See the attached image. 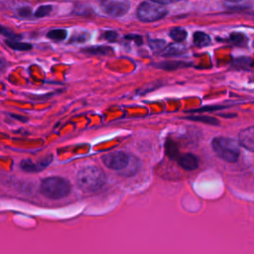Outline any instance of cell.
I'll return each instance as SVG.
<instances>
[{"instance_id": "20", "label": "cell", "mask_w": 254, "mask_h": 254, "mask_svg": "<svg viewBox=\"0 0 254 254\" xmlns=\"http://www.w3.org/2000/svg\"><path fill=\"white\" fill-rule=\"evenodd\" d=\"M52 5H42L38 7V9L35 12V16L38 18H42L45 16H48L52 12Z\"/></svg>"}, {"instance_id": "19", "label": "cell", "mask_w": 254, "mask_h": 254, "mask_svg": "<svg viewBox=\"0 0 254 254\" xmlns=\"http://www.w3.org/2000/svg\"><path fill=\"white\" fill-rule=\"evenodd\" d=\"M149 46L154 52H162L166 48V42L164 40H151L149 41Z\"/></svg>"}, {"instance_id": "18", "label": "cell", "mask_w": 254, "mask_h": 254, "mask_svg": "<svg viewBox=\"0 0 254 254\" xmlns=\"http://www.w3.org/2000/svg\"><path fill=\"white\" fill-rule=\"evenodd\" d=\"M187 119L192 120V121H198V122H202V123H206V124H212V125L218 124V120L211 116H204V115L203 116H188Z\"/></svg>"}, {"instance_id": "12", "label": "cell", "mask_w": 254, "mask_h": 254, "mask_svg": "<svg viewBox=\"0 0 254 254\" xmlns=\"http://www.w3.org/2000/svg\"><path fill=\"white\" fill-rule=\"evenodd\" d=\"M210 37L204 33V32H195L193 34V44L196 46V47H205V46H208L210 44Z\"/></svg>"}, {"instance_id": "2", "label": "cell", "mask_w": 254, "mask_h": 254, "mask_svg": "<svg viewBox=\"0 0 254 254\" xmlns=\"http://www.w3.org/2000/svg\"><path fill=\"white\" fill-rule=\"evenodd\" d=\"M40 190L45 196L52 199H60L69 194L71 185L62 177H49L42 181Z\"/></svg>"}, {"instance_id": "22", "label": "cell", "mask_w": 254, "mask_h": 254, "mask_svg": "<svg viewBox=\"0 0 254 254\" xmlns=\"http://www.w3.org/2000/svg\"><path fill=\"white\" fill-rule=\"evenodd\" d=\"M0 34L3 35V36H5V37H7V38H9V40H16V39L19 38V36L16 35L14 32H12V31L9 30L8 28L3 27V26H1V25H0Z\"/></svg>"}, {"instance_id": "25", "label": "cell", "mask_w": 254, "mask_h": 254, "mask_svg": "<svg viewBox=\"0 0 254 254\" xmlns=\"http://www.w3.org/2000/svg\"><path fill=\"white\" fill-rule=\"evenodd\" d=\"M125 39L126 40H132L137 45H141L143 43V39H142V37L140 35H126Z\"/></svg>"}, {"instance_id": "9", "label": "cell", "mask_w": 254, "mask_h": 254, "mask_svg": "<svg viewBox=\"0 0 254 254\" xmlns=\"http://www.w3.org/2000/svg\"><path fill=\"white\" fill-rule=\"evenodd\" d=\"M187 51L186 47L183 44H170L167 45L166 48L161 52V55L164 57H174V56H180L183 55Z\"/></svg>"}, {"instance_id": "15", "label": "cell", "mask_w": 254, "mask_h": 254, "mask_svg": "<svg viewBox=\"0 0 254 254\" xmlns=\"http://www.w3.org/2000/svg\"><path fill=\"white\" fill-rule=\"evenodd\" d=\"M6 45L8 47H10L11 49L15 50V51H29L31 50L33 47L31 44H27V43H23V42H18L16 40H6Z\"/></svg>"}, {"instance_id": "11", "label": "cell", "mask_w": 254, "mask_h": 254, "mask_svg": "<svg viewBox=\"0 0 254 254\" xmlns=\"http://www.w3.org/2000/svg\"><path fill=\"white\" fill-rule=\"evenodd\" d=\"M165 150H166L167 156L172 160H178L179 157L181 156L177 143L170 138L167 139L165 143Z\"/></svg>"}, {"instance_id": "16", "label": "cell", "mask_w": 254, "mask_h": 254, "mask_svg": "<svg viewBox=\"0 0 254 254\" xmlns=\"http://www.w3.org/2000/svg\"><path fill=\"white\" fill-rule=\"evenodd\" d=\"M170 37L177 43H181L183 42L186 38H187V31L183 28H180V27H177V28H173L171 31H170Z\"/></svg>"}, {"instance_id": "14", "label": "cell", "mask_w": 254, "mask_h": 254, "mask_svg": "<svg viewBox=\"0 0 254 254\" xmlns=\"http://www.w3.org/2000/svg\"><path fill=\"white\" fill-rule=\"evenodd\" d=\"M228 41L232 44V45H235V46H239V47H242V46H245L247 44V37L242 34V33H238V32H234V33H231L229 38H228Z\"/></svg>"}, {"instance_id": "5", "label": "cell", "mask_w": 254, "mask_h": 254, "mask_svg": "<svg viewBox=\"0 0 254 254\" xmlns=\"http://www.w3.org/2000/svg\"><path fill=\"white\" fill-rule=\"evenodd\" d=\"M132 157L133 156H129L125 152L115 151L104 155L102 157V162L107 168L111 170L124 172L130 165Z\"/></svg>"}, {"instance_id": "27", "label": "cell", "mask_w": 254, "mask_h": 254, "mask_svg": "<svg viewBox=\"0 0 254 254\" xmlns=\"http://www.w3.org/2000/svg\"><path fill=\"white\" fill-rule=\"evenodd\" d=\"M220 108H223V107H220V106H204L203 108H199V109H195V110H192L191 112H202V111H213V110H216V109H220Z\"/></svg>"}, {"instance_id": "13", "label": "cell", "mask_w": 254, "mask_h": 254, "mask_svg": "<svg viewBox=\"0 0 254 254\" xmlns=\"http://www.w3.org/2000/svg\"><path fill=\"white\" fill-rule=\"evenodd\" d=\"M83 53H88L91 55H100V56H105L112 54L113 50L110 47H105V46H93V47H88L82 50Z\"/></svg>"}, {"instance_id": "17", "label": "cell", "mask_w": 254, "mask_h": 254, "mask_svg": "<svg viewBox=\"0 0 254 254\" xmlns=\"http://www.w3.org/2000/svg\"><path fill=\"white\" fill-rule=\"evenodd\" d=\"M66 30L64 29H54L48 32L47 36L49 39L55 40V41H63L66 38Z\"/></svg>"}, {"instance_id": "30", "label": "cell", "mask_w": 254, "mask_h": 254, "mask_svg": "<svg viewBox=\"0 0 254 254\" xmlns=\"http://www.w3.org/2000/svg\"><path fill=\"white\" fill-rule=\"evenodd\" d=\"M227 1H230V2H238V1H241V0H227Z\"/></svg>"}, {"instance_id": "21", "label": "cell", "mask_w": 254, "mask_h": 254, "mask_svg": "<svg viewBox=\"0 0 254 254\" xmlns=\"http://www.w3.org/2000/svg\"><path fill=\"white\" fill-rule=\"evenodd\" d=\"M157 65L164 69H175V68H179L181 66L187 65V64H185L184 63H180V62H165V63L159 64Z\"/></svg>"}, {"instance_id": "31", "label": "cell", "mask_w": 254, "mask_h": 254, "mask_svg": "<svg viewBox=\"0 0 254 254\" xmlns=\"http://www.w3.org/2000/svg\"><path fill=\"white\" fill-rule=\"evenodd\" d=\"M253 46H254V43H253Z\"/></svg>"}, {"instance_id": "3", "label": "cell", "mask_w": 254, "mask_h": 254, "mask_svg": "<svg viewBox=\"0 0 254 254\" xmlns=\"http://www.w3.org/2000/svg\"><path fill=\"white\" fill-rule=\"evenodd\" d=\"M211 147L214 153L225 162L235 163L239 159L240 144L234 139L216 137L212 140Z\"/></svg>"}, {"instance_id": "29", "label": "cell", "mask_w": 254, "mask_h": 254, "mask_svg": "<svg viewBox=\"0 0 254 254\" xmlns=\"http://www.w3.org/2000/svg\"><path fill=\"white\" fill-rule=\"evenodd\" d=\"M10 116H11V117H13L14 119H18V120H21V121H24V122H26V121L28 120V118H27V117H25V116H21V115H17V114H10Z\"/></svg>"}, {"instance_id": "7", "label": "cell", "mask_w": 254, "mask_h": 254, "mask_svg": "<svg viewBox=\"0 0 254 254\" xmlns=\"http://www.w3.org/2000/svg\"><path fill=\"white\" fill-rule=\"evenodd\" d=\"M238 142L243 148L254 152V126L243 129L238 135Z\"/></svg>"}, {"instance_id": "6", "label": "cell", "mask_w": 254, "mask_h": 254, "mask_svg": "<svg viewBox=\"0 0 254 254\" xmlns=\"http://www.w3.org/2000/svg\"><path fill=\"white\" fill-rule=\"evenodd\" d=\"M129 2L127 0H102V11L111 17H121L129 10Z\"/></svg>"}, {"instance_id": "26", "label": "cell", "mask_w": 254, "mask_h": 254, "mask_svg": "<svg viewBox=\"0 0 254 254\" xmlns=\"http://www.w3.org/2000/svg\"><path fill=\"white\" fill-rule=\"evenodd\" d=\"M104 38L108 41H114L117 39V36L118 34L115 32V31H106L104 34H103Z\"/></svg>"}, {"instance_id": "23", "label": "cell", "mask_w": 254, "mask_h": 254, "mask_svg": "<svg viewBox=\"0 0 254 254\" xmlns=\"http://www.w3.org/2000/svg\"><path fill=\"white\" fill-rule=\"evenodd\" d=\"M88 40V34L86 33H81V34H76L73 35L70 40L69 43H83L86 42Z\"/></svg>"}, {"instance_id": "24", "label": "cell", "mask_w": 254, "mask_h": 254, "mask_svg": "<svg viewBox=\"0 0 254 254\" xmlns=\"http://www.w3.org/2000/svg\"><path fill=\"white\" fill-rule=\"evenodd\" d=\"M18 12V15L23 17V18H27V17H30L31 14H32V10L31 8L27 7V6H24V7H21L17 10Z\"/></svg>"}, {"instance_id": "1", "label": "cell", "mask_w": 254, "mask_h": 254, "mask_svg": "<svg viewBox=\"0 0 254 254\" xmlns=\"http://www.w3.org/2000/svg\"><path fill=\"white\" fill-rule=\"evenodd\" d=\"M76 186L85 192H92L100 190L106 183L104 172L95 166L81 168L75 177Z\"/></svg>"}, {"instance_id": "8", "label": "cell", "mask_w": 254, "mask_h": 254, "mask_svg": "<svg viewBox=\"0 0 254 254\" xmlns=\"http://www.w3.org/2000/svg\"><path fill=\"white\" fill-rule=\"evenodd\" d=\"M178 164L186 171H193L198 167V160L193 154L188 153L179 157Z\"/></svg>"}, {"instance_id": "28", "label": "cell", "mask_w": 254, "mask_h": 254, "mask_svg": "<svg viewBox=\"0 0 254 254\" xmlns=\"http://www.w3.org/2000/svg\"><path fill=\"white\" fill-rule=\"evenodd\" d=\"M151 1L159 3L161 5H165V4H171V3H174V2H177V1H180V0H151Z\"/></svg>"}, {"instance_id": "10", "label": "cell", "mask_w": 254, "mask_h": 254, "mask_svg": "<svg viewBox=\"0 0 254 254\" xmlns=\"http://www.w3.org/2000/svg\"><path fill=\"white\" fill-rule=\"evenodd\" d=\"M51 161H52V157H49V158L45 159L42 163L37 165V164H34L30 160H24L21 162V168L27 172H38V171L42 170L43 168H45L46 166H48Z\"/></svg>"}, {"instance_id": "4", "label": "cell", "mask_w": 254, "mask_h": 254, "mask_svg": "<svg viewBox=\"0 0 254 254\" xmlns=\"http://www.w3.org/2000/svg\"><path fill=\"white\" fill-rule=\"evenodd\" d=\"M167 9L156 2H143L137 9V17L143 22H154L167 15Z\"/></svg>"}]
</instances>
